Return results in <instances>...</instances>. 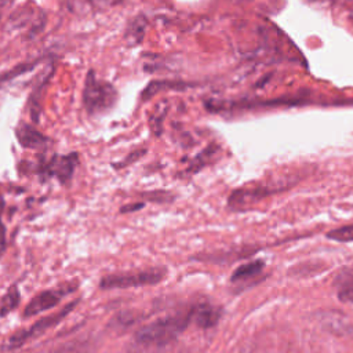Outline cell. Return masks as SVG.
I'll return each instance as SVG.
<instances>
[{"label": "cell", "mask_w": 353, "mask_h": 353, "mask_svg": "<svg viewBox=\"0 0 353 353\" xmlns=\"http://www.w3.org/2000/svg\"><path fill=\"white\" fill-rule=\"evenodd\" d=\"M61 296H62L61 291H43V292L37 294L25 307L23 316L32 317L41 312L52 309L54 306H57L59 303Z\"/></svg>", "instance_id": "cell-9"}, {"label": "cell", "mask_w": 353, "mask_h": 353, "mask_svg": "<svg viewBox=\"0 0 353 353\" xmlns=\"http://www.w3.org/2000/svg\"><path fill=\"white\" fill-rule=\"evenodd\" d=\"M18 302H19V292H18V288L15 285H12L8 290V292L6 294V296H4L3 302H1V312H0V314L4 316L8 312H11L18 305Z\"/></svg>", "instance_id": "cell-18"}, {"label": "cell", "mask_w": 353, "mask_h": 353, "mask_svg": "<svg viewBox=\"0 0 353 353\" xmlns=\"http://www.w3.org/2000/svg\"><path fill=\"white\" fill-rule=\"evenodd\" d=\"M167 114V106H163L160 110V106H157V110L149 116V125L153 135L160 137L163 134V121Z\"/></svg>", "instance_id": "cell-17"}, {"label": "cell", "mask_w": 353, "mask_h": 353, "mask_svg": "<svg viewBox=\"0 0 353 353\" xmlns=\"http://www.w3.org/2000/svg\"><path fill=\"white\" fill-rule=\"evenodd\" d=\"M145 204L143 203H134L132 205H125L121 208V212H131V211H137V210H141Z\"/></svg>", "instance_id": "cell-22"}, {"label": "cell", "mask_w": 353, "mask_h": 353, "mask_svg": "<svg viewBox=\"0 0 353 353\" xmlns=\"http://www.w3.org/2000/svg\"><path fill=\"white\" fill-rule=\"evenodd\" d=\"M146 149L145 148H142V149H138V150H134V152H131L128 156H125L124 159H123V161H120V163H116V164H112L114 168H117V170H120V168H124L125 165H130V164H132V163H135L138 159H141L142 156H145L146 154Z\"/></svg>", "instance_id": "cell-20"}, {"label": "cell", "mask_w": 353, "mask_h": 353, "mask_svg": "<svg viewBox=\"0 0 353 353\" xmlns=\"http://www.w3.org/2000/svg\"><path fill=\"white\" fill-rule=\"evenodd\" d=\"M263 269H265V263L261 259L247 262V263H243V265H240L234 269V272L232 273L230 280L233 283H239V284H243V283H247V281H254V279L262 276Z\"/></svg>", "instance_id": "cell-12"}, {"label": "cell", "mask_w": 353, "mask_h": 353, "mask_svg": "<svg viewBox=\"0 0 353 353\" xmlns=\"http://www.w3.org/2000/svg\"><path fill=\"white\" fill-rule=\"evenodd\" d=\"M4 205H6L4 199H3V196L0 194V247H4V244H6V226H4V223L1 222V214H3V211H4Z\"/></svg>", "instance_id": "cell-21"}, {"label": "cell", "mask_w": 353, "mask_h": 353, "mask_svg": "<svg viewBox=\"0 0 353 353\" xmlns=\"http://www.w3.org/2000/svg\"><path fill=\"white\" fill-rule=\"evenodd\" d=\"M4 4H6V1H4V0H0V18H1V15H3V10H4Z\"/></svg>", "instance_id": "cell-23"}, {"label": "cell", "mask_w": 353, "mask_h": 353, "mask_svg": "<svg viewBox=\"0 0 353 353\" xmlns=\"http://www.w3.org/2000/svg\"><path fill=\"white\" fill-rule=\"evenodd\" d=\"M43 59H46V57H39V58H34V59H29V61L21 62V63L15 65L14 68L6 70L4 73L0 74V87H3L4 84L12 81L14 79H18V77L26 74L28 72L34 70V68H36Z\"/></svg>", "instance_id": "cell-14"}, {"label": "cell", "mask_w": 353, "mask_h": 353, "mask_svg": "<svg viewBox=\"0 0 353 353\" xmlns=\"http://www.w3.org/2000/svg\"><path fill=\"white\" fill-rule=\"evenodd\" d=\"M336 287V295L342 302L353 303V266L342 269L334 281Z\"/></svg>", "instance_id": "cell-13"}, {"label": "cell", "mask_w": 353, "mask_h": 353, "mask_svg": "<svg viewBox=\"0 0 353 353\" xmlns=\"http://www.w3.org/2000/svg\"><path fill=\"white\" fill-rule=\"evenodd\" d=\"M26 23H30L32 25V30L29 33L30 37L39 34L43 29H44V25H46V17L44 14H41L40 17H33V10L28 6H23L21 7L19 10L14 11L10 18H8V22H7V26L10 29H18V28H22L25 26Z\"/></svg>", "instance_id": "cell-8"}, {"label": "cell", "mask_w": 353, "mask_h": 353, "mask_svg": "<svg viewBox=\"0 0 353 353\" xmlns=\"http://www.w3.org/2000/svg\"><path fill=\"white\" fill-rule=\"evenodd\" d=\"M15 137L19 145L25 149H32V150H40L44 152L48 149L51 139L40 132L37 128L33 125L21 121L17 128H15Z\"/></svg>", "instance_id": "cell-7"}, {"label": "cell", "mask_w": 353, "mask_h": 353, "mask_svg": "<svg viewBox=\"0 0 353 353\" xmlns=\"http://www.w3.org/2000/svg\"><path fill=\"white\" fill-rule=\"evenodd\" d=\"M211 152H214L212 146L207 148L204 152H201L200 154H197V156L192 160L190 165L186 168V172H197L203 165H205V163H207L205 160L211 157Z\"/></svg>", "instance_id": "cell-19"}, {"label": "cell", "mask_w": 353, "mask_h": 353, "mask_svg": "<svg viewBox=\"0 0 353 353\" xmlns=\"http://www.w3.org/2000/svg\"><path fill=\"white\" fill-rule=\"evenodd\" d=\"M192 321V309L160 317L137 332V341L143 345H165L181 335Z\"/></svg>", "instance_id": "cell-1"}, {"label": "cell", "mask_w": 353, "mask_h": 353, "mask_svg": "<svg viewBox=\"0 0 353 353\" xmlns=\"http://www.w3.org/2000/svg\"><path fill=\"white\" fill-rule=\"evenodd\" d=\"M79 165V154L72 152L69 154H54L48 160H44L41 156L37 161H21L18 168L21 172L26 171L28 174H37L43 179L57 178L59 183L69 185L74 171Z\"/></svg>", "instance_id": "cell-3"}, {"label": "cell", "mask_w": 353, "mask_h": 353, "mask_svg": "<svg viewBox=\"0 0 353 353\" xmlns=\"http://www.w3.org/2000/svg\"><path fill=\"white\" fill-rule=\"evenodd\" d=\"M164 277L163 269H148L132 273H119L109 274L101 280V288H128V287H139L156 284Z\"/></svg>", "instance_id": "cell-4"}, {"label": "cell", "mask_w": 353, "mask_h": 353, "mask_svg": "<svg viewBox=\"0 0 353 353\" xmlns=\"http://www.w3.org/2000/svg\"><path fill=\"white\" fill-rule=\"evenodd\" d=\"M193 83L183 81V80H152L141 92V102H146L152 99L161 91H183L193 87Z\"/></svg>", "instance_id": "cell-10"}, {"label": "cell", "mask_w": 353, "mask_h": 353, "mask_svg": "<svg viewBox=\"0 0 353 353\" xmlns=\"http://www.w3.org/2000/svg\"><path fill=\"white\" fill-rule=\"evenodd\" d=\"M54 70H55V66H54V61L50 59L48 63L46 65V68L43 69V72L39 73L37 76V80L30 91V95L28 98V110H29V116H30V120L34 123V124H39L40 123V114H41V102H43V98H44V91L51 80V77L54 76Z\"/></svg>", "instance_id": "cell-6"}, {"label": "cell", "mask_w": 353, "mask_h": 353, "mask_svg": "<svg viewBox=\"0 0 353 353\" xmlns=\"http://www.w3.org/2000/svg\"><path fill=\"white\" fill-rule=\"evenodd\" d=\"M74 305H76V302L69 303V305H66L62 310L55 312V313H52V314H50V316H47V317L40 319L39 321H36L34 324H32L29 328L15 332V334L8 339L7 347H8V349L19 347V346H22L23 343H26L28 341L34 339V338L43 335L46 331H48L50 328H52L54 325H57L70 310H73Z\"/></svg>", "instance_id": "cell-5"}, {"label": "cell", "mask_w": 353, "mask_h": 353, "mask_svg": "<svg viewBox=\"0 0 353 353\" xmlns=\"http://www.w3.org/2000/svg\"><path fill=\"white\" fill-rule=\"evenodd\" d=\"M146 18L143 15H137L128 22L124 39L130 43V46H137L142 43L146 30Z\"/></svg>", "instance_id": "cell-15"}, {"label": "cell", "mask_w": 353, "mask_h": 353, "mask_svg": "<svg viewBox=\"0 0 353 353\" xmlns=\"http://www.w3.org/2000/svg\"><path fill=\"white\" fill-rule=\"evenodd\" d=\"M119 94L109 81L97 77L95 70L90 69L85 74L83 87V106L90 116H101L112 110L117 102Z\"/></svg>", "instance_id": "cell-2"}, {"label": "cell", "mask_w": 353, "mask_h": 353, "mask_svg": "<svg viewBox=\"0 0 353 353\" xmlns=\"http://www.w3.org/2000/svg\"><path fill=\"white\" fill-rule=\"evenodd\" d=\"M327 239L338 241V243H350L353 241V223L335 228L325 234Z\"/></svg>", "instance_id": "cell-16"}, {"label": "cell", "mask_w": 353, "mask_h": 353, "mask_svg": "<svg viewBox=\"0 0 353 353\" xmlns=\"http://www.w3.org/2000/svg\"><path fill=\"white\" fill-rule=\"evenodd\" d=\"M222 316V309L211 303H200L192 309V320L200 328L214 327Z\"/></svg>", "instance_id": "cell-11"}]
</instances>
